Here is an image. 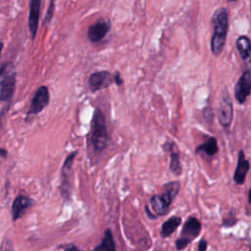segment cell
<instances>
[{"mask_svg":"<svg viewBox=\"0 0 251 251\" xmlns=\"http://www.w3.org/2000/svg\"><path fill=\"white\" fill-rule=\"evenodd\" d=\"M180 184L178 181H170L164 184V191L161 194H154L150 198L151 210L156 216L167 214L173 200L178 194Z\"/></svg>","mask_w":251,"mask_h":251,"instance_id":"3","label":"cell"},{"mask_svg":"<svg viewBox=\"0 0 251 251\" xmlns=\"http://www.w3.org/2000/svg\"><path fill=\"white\" fill-rule=\"evenodd\" d=\"M207 246H208V243H207V240L202 238L199 240L198 242V251H206L207 250Z\"/></svg>","mask_w":251,"mask_h":251,"instance_id":"24","label":"cell"},{"mask_svg":"<svg viewBox=\"0 0 251 251\" xmlns=\"http://www.w3.org/2000/svg\"><path fill=\"white\" fill-rule=\"evenodd\" d=\"M251 94V71L244 69L234 85V96L239 104H243Z\"/></svg>","mask_w":251,"mask_h":251,"instance_id":"7","label":"cell"},{"mask_svg":"<svg viewBox=\"0 0 251 251\" xmlns=\"http://www.w3.org/2000/svg\"><path fill=\"white\" fill-rule=\"evenodd\" d=\"M201 231V223L195 217H190L183 224L180 236L176 240V248L180 251L186 248V246L196 238Z\"/></svg>","mask_w":251,"mask_h":251,"instance_id":"4","label":"cell"},{"mask_svg":"<svg viewBox=\"0 0 251 251\" xmlns=\"http://www.w3.org/2000/svg\"><path fill=\"white\" fill-rule=\"evenodd\" d=\"M114 82L117 84V85H121L123 83V79L120 75V73H116L114 75Z\"/></svg>","mask_w":251,"mask_h":251,"instance_id":"25","label":"cell"},{"mask_svg":"<svg viewBox=\"0 0 251 251\" xmlns=\"http://www.w3.org/2000/svg\"><path fill=\"white\" fill-rule=\"evenodd\" d=\"M248 202L251 204V188L249 189V192H248Z\"/></svg>","mask_w":251,"mask_h":251,"instance_id":"28","label":"cell"},{"mask_svg":"<svg viewBox=\"0 0 251 251\" xmlns=\"http://www.w3.org/2000/svg\"><path fill=\"white\" fill-rule=\"evenodd\" d=\"M236 49L243 62L244 68L251 71V40L246 35H240L235 41Z\"/></svg>","mask_w":251,"mask_h":251,"instance_id":"11","label":"cell"},{"mask_svg":"<svg viewBox=\"0 0 251 251\" xmlns=\"http://www.w3.org/2000/svg\"><path fill=\"white\" fill-rule=\"evenodd\" d=\"M111 28V24L109 21L101 19L95 22L92 25L88 27L87 31V37L89 41L95 43L98 41H101L106 34L109 32Z\"/></svg>","mask_w":251,"mask_h":251,"instance_id":"10","label":"cell"},{"mask_svg":"<svg viewBox=\"0 0 251 251\" xmlns=\"http://www.w3.org/2000/svg\"><path fill=\"white\" fill-rule=\"evenodd\" d=\"M7 156V151L5 150V149H3V148H0V158L1 157H6Z\"/></svg>","mask_w":251,"mask_h":251,"instance_id":"27","label":"cell"},{"mask_svg":"<svg viewBox=\"0 0 251 251\" xmlns=\"http://www.w3.org/2000/svg\"><path fill=\"white\" fill-rule=\"evenodd\" d=\"M195 151L197 153H204L207 156H215L218 151H219V146H218V141L216 139V137L214 136H210L209 138H207L204 142H202L201 144H199Z\"/></svg>","mask_w":251,"mask_h":251,"instance_id":"16","label":"cell"},{"mask_svg":"<svg viewBox=\"0 0 251 251\" xmlns=\"http://www.w3.org/2000/svg\"><path fill=\"white\" fill-rule=\"evenodd\" d=\"M218 119L224 128H228L233 119V105L228 89L225 87L221 92L220 103L218 108Z\"/></svg>","mask_w":251,"mask_h":251,"instance_id":"5","label":"cell"},{"mask_svg":"<svg viewBox=\"0 0 251 251\" xmlns=\"http://www.w3.org/2000/svg\"><path fill=\"white\" fill-rule=\"evenodd\" d=\"M181 218L177 216H173L169 218L167 221H165L162 225L161 227V236L163 238L169 237L171 234H173L176 228L180 226L181 224Z\"/></svg>","mask_w":251,"mask_h":251,"instance_id":"17","label":"cell"},{"mask_svg":"<svg viewBox=\"0 0 251 251\" xmlns=\"http://www.w3.org/2000/svg\"><path fill=\"white\" fill-rule=\"evenodd\" d=\"M0 251H15L14 247H13V243L9 239L3 240L2 244H1Z\"/></svg>","mask_w":251,"mask_h":251,"instance_id":"21","label":"cell"},{"mask_svg":"<svg viewBox=\"0 0 251 251\" xmlns=\"http://www.w3.org/2000/svg\"><path fill=\"white\" fill-rule=\"evenodd\" d=\"M93 251H116V245L113 238L111 229L107 228L104 231V236L99 245H97Z\"/></svg>","mask_w":251,"mask_h":251,"instance_id":"18","label":"cell"},{"mask_svg":"<svg viewBox=\"0 0 251 251\" xmlns=\"http://www.w3.org/2000/svg\"><path fill=\"white\" fill-rule=\"evenodd\" d=\"M163 149L170 154V170L176 175L179 176L181 174V164L179 158V152L176 146V144L172 141H166L163 144Z\"/></svg>","mask_w":251,"mask_h":251,"instance_id":"14","label":"cell"},{"mask_svg":"<svg viewBox=\"0 0 251 251\" xmlns=\"http://www.w3.org/2000/svg\"><path fill=\"white\" fill-rule=\"evenodd\" d=\"M16 88V74L8 73L0 80V101L8 102L13 98Z\"/></svg>","mask_w":251,"mask_h":251,"instance_id":"9","label":"cell"},{"mask_svg":"<svg viewBox=\"0 0 251 251\" xmlns=\"http://www.w3.org/2000/svg\"><path fill=\"white\" fill-rule=\"evenodd\" d=\"M32 204H33V200L31 198L22 194L18 195L13 201L12 208H11L13 221L15 222L21 219Z\"/></svg>","mask_w":251,"mask_h":251,"instance_id":"12","label":"cell"},{"mask_svg":"<svg viewBox=\"0 0 251 251\" xmlns=\"http://www.w3.org/2000/svg\"><path fill=\"white\" fill-rule=\"evenodd\" d=\"M3 46H4L3 42H2V41H0V55H1V52H2V49H3Z\"/></svg>","mask_w":251,"mask_h":251,"instance_id":"29","label":"cell"},{"mask_svg":"<svg viewBox=\"0 0 251 251\" xmlns=\"http://www.w3.org/2000/svg\"><path fill=\"white\" fill-rule=\"evenodd\" d=\"M236 223V218H235V215L232 214V211L229 212V215L223 221V226H226V227H229V226H234Z\"/></svg>","mask_w":251,"mask_h":251,"instance_id":"19","label":"cell"},{"mask_svg":"<svg viewBox=\"0 0 251 251\" xmlns=\"http://www.w3.org/2000/svg\"><path fill=\"white\" fill-rule=\"evenodd\" d=\"M250 168L249 161L245 158L243 150H239L237 156V164L233 173V181L236 184H243Z\"/></svg>","mask_w":251,"mask_h":251,"instance_id":"13","label":"cell"},{"mask_svg":"<svg viewBox=\"0 0 251 251\" xmlns=\"http://www.w3.org/2000/svg\"><path fill=\"white\" fill-rule=\"evenodd\" d=\"M11 67H13L12 66V64L10 63V62H8V63H6V64H4V65H2V66H0V77H2V76H4L5 75H7L8 73H10L9 72V68H11Z\"/></svg>","mask_w":251,"mask_h":251,"instance_id":"22","label":"cell"},{"mask_svg":"<svg viewBox=\"0 0 251 251\" xmlns=\"http://www.w3.org/2000/svg\"><path fill=\"white\" fill-rule=\"evenodd\" d=\"M250 3H251V0H250Z\"/></svg>","mask_w":251,"mask_h":251,"instance_id":"31","label":"cell"},{"mask_svg":"<svg viewBox=\"0 0 251 251\" xmlns=\"http://www.w3.org/2000/svg\"><path fill=\"white\" fill-rule=\"evenodd\" d=\"M53 12H54V0H51L50 4H49V7H48V11H47L45 19H44V24H48L51 21L52 16H53Z\"/></svg>","mask_w":251,"mask_h":251,"instance_id":"20","label":"cell"},{"mask_svg":"<svg viewBox=\"0 0 251 251\" xmlns=\"http://www.w3.org/2000/svg\"><path fill=\"white\" fill-rule=\"evenodd\" d=\"M114 82V75L108 71L93 73L88 78V87L92 92L109 87Z\"/></svg>","mask_w":251,"mask_h":251,"instance_id":"8","label":"cell"},{"mask_svg":"<svg viewBox=\"0 0 251 251\" xmlns=\"http://www.w3.org/2000/svg\"><path fill=\"white\" fill-rule=\"evenodd\" d=\"M228 1H230V2H233V1H236V0H228Z\"/></svg>","mask_w":251,"mask_h":251,"instance_id":"30","label":"cell"},{"mask_svg":"<svg viewBox=\"0 0 251 251\" xmlns=\"http://www.w3.org/2000/svg\"><path fill=\"white\" fill-rule=\"evenodd\" d=\"M41 0H29V14H28V28L31 33V38L34 39L37 28L40 14Z\"/></svg>","mask_w":251,"mask_h":251,"instance_id":"15","label":"cell"},{"mask_svg":"<svg viewBox=\"0 0 251 251\" xmlns=\"http://www.w3.org/2000/svg\"><path fill=\"white\" fill-rule=\"evenodd\" d=\"M213 33L210 40L211 52L215 56H220L225 48L228 30V12L225 7H219L213 13L212 19Z\"/></svg>","mask_w":251,"mask_h":251,"instance_id":"1","label":"cell"},{"mask_svg":"<svg viewBox=\"0 0 251 251\" xmlns=\"http://www.w3.org/2000/svg\"><path fill=\"white\" fill-rule=\"evenodd\" d=\"M89 140L94 151L97 153L102 152L108 144L109 134L107 131L105 117L99 108L95 109L93 114Z\"/></svg>","mask_w":251,"mask_h":251,"instance_id":"2","label":"cell"},{"mask_svg":"<svg viewBox=\"0 0 251 251\" xmlns=\"http://www.w3.org/2000/svg\"><path fill=\"white\" fill-rule=\"evenodd\" d=\"M49 100H50V94H49L48 88L45 85L39 86L33 95L29 109L26 113V117L35 116L39 114L49 104Z\"/></svg>","mask_w":251,"mask_h":251,"instance_id":"6","label":"cell"},{"mask_svg":"<svg viewBox=\"0 0 251 251\" xmlns=\"http://www.w3.org/2000/svg\"><path fill=\"white\" fill-rule=\"evenodd\" d=\"M203 116L206 119V121H211L213 119V110L210 107H206L203 110Z\"/></svg>","mask_w":251,"mask_h":251,"instance_id":"23","label":"cell"},{"mask_svg":"<svg viewBox=\"0 0 251 251\" xmlns=\"http://www.w3.org/2000/svg\"><path fill=\"white\" fill-rule=\"evenodd\" d=\"M64 251H80V250L78 249L77 246L72 244V245H68V246L64 247Z\"/></svg>","mask_w":251,"mask_h":251,"instance_id":"26","label":"cell"}]
</instances>
